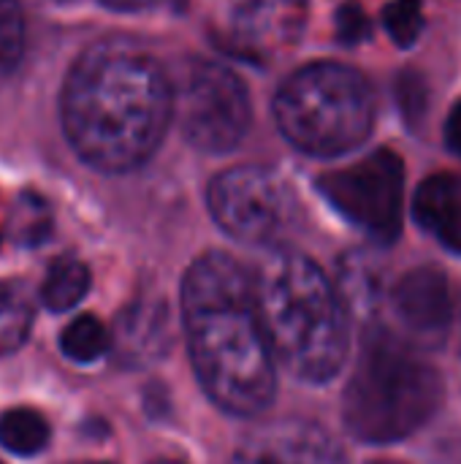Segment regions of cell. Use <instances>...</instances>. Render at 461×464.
Returning a JSON list of instances; mask_svg holds the SVG:
<instances>
[{
    "mask_svg": "<svg viewBox=\"0 0 461 464\" xmlns=\"http://www.w3.org/2000/svg\"><path fill=\"white\" fill-rule=\"evenodd\" d=\"M73 152L106 174L133 171L160 147L174 117V90L152 54L128 41L82 52L60 98Z\"/></svg>",
    "mask_w": 461,
    "mask_h": 464,
    "instance_id": "1",
    "label": "cell"
},
{
    "mask_svg": "<svg viewBox=\"0 0 461 464\" xmlns=\"http://www.w3.org/2000/svg\"><path fill=\"white\" fill-rule=\"evenodd\" d=\"M182 324L206 397L226 413L253 419L277 392L253 275L226 253L201 256L182 280Z\"/></svg>",
    "mask_w": 461,
    "mask_h": 464,
    "instance_id": "2",
    "label": "cell"
},
{
    "mask_svg": "<svg viewBox=\"0 0 461 464\" xmlns=\"http://www.w3.org/2000/svg\"><path fill=\"white\" fill-rule=\"evenodd\" d=\"M253 288L274 362L299 381H331L348 356V315L323 269L277 250L253 275Z\"/></svg>",
    "mask_w": 461,
    "mask_h": 464,
    "instance_id": "3",
    "label": "cell"
},
{
    "mask_svg": "<svg viewBox=\"0 0 461 464\" xmlns=\"http://www.w3.org/2000/svg\"><path fill=\"white\" fill-rule=\"evenodd\" d=\"M443 402L440 372L397 332L375 326L345 389V430L361 443H397L421 430Z\"/></svg>",
    "mask_w": 461,
    "mask_h": 464,
    "instance_id": "4",
    "label": "cell"
},
{
    "mask_svg": "<svg viewBox=\"0 0 461 464\" xmlns=\"http://www.w3.org/2000/svg\"><path fill=\"white\" fill-rule=\"evenodd\" d=\"M280 133L302 152L337 158L361 147L375 125L370 82L340 63H312L283 82L274 98Z\"/></svg>",
    "mask_w": 461,
    "mask_h": 464,
    "instance_id": "5",
    "label": "cell"
},
{
    "mask_svg": "<svg viewBox=\"0 0 461 464\" xmlns=\"http://www.w3.org/2000/svg\"><path fill=\"white\" fill-rule=\"evenodd\" d=\"M321 196L361 234L391 245L402 231L405 166L394 150H375L367 158L329 171L318 179Z\"/></svg>",
    "mask_w": 461,
    "mask_h": 464,
    "instance_id": "6",
    "label": "cell"
},
{
    "mask_svg": "<svg viewBox=\"0 0 461 464\" xmlns=\"http://www.w3.org/2000/svg\"><path fill=\"white\" fill-rule=\"evenodd\" d=\"M209 212L231 239L261 247L283 242L299 218L291 188L261 166H239L215 177Z\"/></svg>",
    "mask_w": 461,
    "mask_h": 464,
    "instance_id": "7",
    "label": "cell"
},
{
    "mask_svg": "<svg viewBox=\"0 0 461 464\" xmlns=\"http://www.w3.org/2000/svg\"><path fill=\"white\" fill-rule=\"evenodd\" d=\"M174 111L185 139L204 152H231L247 136L253 106L245 82L226 65L190 63L174 92Z\"/></svg>",
    "mask_w": 461,
    "mask_h": 464,
    "instance_id": "8",
    "label": "cell"
},
{
    "mask_svg": "<svg viewBox=\"0 0 461 464\" xmlns=\"http://www.w3.org/2000/svg\"><path fill=\"white\" fill-rule=\"evenodd\" d=\"M391 310L410 345H440L454 324V294L448 277L437 266L405 272L391 291Z\"/></svg>",
    "mask_w": 461,
    "mask_h": 464,
    "instance_id": "9",
    "label": "cell"
},
{
    "mask_svg": "<svg viewBox=\"0 0 461 464\" xmlns=\"http://www.w3.org/2000/svg\"><path fill=\"white\" fill-rule=\"evenodd\" d=\"M231 464H348L342 446L315 421L277 419L255 424Z\"/></svg>",
    "mask_w": 461,
    "mask_h": 464,
    "instance_id": "10",
    "label": "cell"
},
{
    "mask_svg": "<svg viewBox=\"0 0 461 464\" xmlns=\"http://www.w3.org/2000/svg\"><path fill=\"white\" fill-rule=\"evenodd\" d=\"M310 0H231L236 41L253 54H274L293 46L304 30Z\"/></svg>",
    "mask_w": 461,
    "mask_h": 464,
    "instance_id": "11",
    "label": "cell"
},
{
    "mask_svg": "<svg viewBox=\"0 0 461 464\" xmlns=\"http://www.w3.org/2000/svg\"><path fill=\"white\" fill-rule=\"evenodd\" d=\"M114 351L122 364L141 367L160 359L168 348V307L160 299H139L125 307L114 329Z\"/></svg>",
    "mask_w": 461,
    "mask_h": 464,
    "instance_id": "12",
    "label": "cell"
},
{
    "mask_svg": "<svg viewBox=\"0 0 461 464\" xmlns=\"http://www.w3.org/2000/svg\"><path fill=\"white\" fill-rule=\"evenodd\" d=\"M416 223L446 250L461 253V174L427 177L413 201Z\"/></svg>",
    "mask_w": 461,
    "mask_h": 464,
    "instance_id": "13",
    "label": "cell"
},
{
    "mask_svg": "<svg viewBox=\"0 0 461 464\" xmlns=\"http://www.w3.org/2000/svg\"><path fill=\"white\" fill-rule=\"evenodd\" d=\"M90 291V269L79 258H60L43 277L41 302L52 313L73 310Z\"/></svg>",
    "mask_w": 461,
    "mask_h": 464,
    "instance_id": "14",
    "label": "cell"
},
{
    "mask_svg": "<svg viewBox=\"0 0 461 464\" xmlns=\"http://www.w3.org/2000/svg\"><path fill=\"white\" fill-rule=\"evenodd\" d=\"M49 443V424L38 411L14 408L0 416V446L16 457H35Z\"/></svg>",
    "mask_w": 461,
    "mask_h": 464,
    "instance_id": "15",
    "label": "cell"
},
{
    "mask_svg": "<svg viewBox=\"0 0 461 464\" xmlns=\"http://www.w3.org/2000/svg\"><path fill=\"white\" fill-rule=\"evenodd\" d=\"M111 345H114L111 332L95 315H79L60 334L62 356L71 362H79V364L98 362L101 356H106L111 351Z\"/></svg>",
    "mask_w": 461,
    "mask_h": 464,
    "instance_id": "16",
    "label": "cell"
},
{
    "mask_svg": "<svg viewBox=\"0 0 461 464\" xmlns=\"http://www.w3.org/2000/svg\"><path fill=\"white\" fill-rule=\"evenodd\" d=\"M33 326V304L11 283H0V359L19 351Z\"/></svg>",
    "mask_w": 461,
    "mask_h": 464,
    "instance_id": "17",
    "label": "cell"
},
{
    "mask_svg": "<svg viewBox=\"0 0 461 464\" xmlns=\"http://www.w3.org/2000/svg\"><path fill=\"white\" fill-rule=\"evenodd\" d=\"M52 234V209L38 193H22L11 209V239L22 247H38Z\"/></svg>",
    "mask_w": 461,
    "mask_h": 464,
    "instance_id": "18",
    "label": "cell"
},
{
    "mask_svg": "<svg viewBox=\"0 0 461 464\" xmlns=\"http://www.w3.org/2000/svg\"><path fill=\"white\" fill-rule=\"evenodd\" d=\"M24 54V16L19 0H0V79L14 73Z\"/></svg>",
    "mask_w": 461,
    "mask_h": 464,
    "instance_id": "19",
    "label": "cell"
},
{
    "mask_svg": "<svg viewBox=\"0 0 461 464\" xmlns=\"http://www.w3.org/2000/svg\"><path fill=\"white\" fill-rule=\"evenodd\" d=\"M383 27H386L389 38L397 46L410 49L424 33L421 0H394V3H389L383 8Z\"/></svg>",
    "mask_w": 461,
    "mask_h": 464,
    "instance_id": "20",
    "label": "cell"
},
{
    "mask_svg": "<svg viewBox=\"0 0 461 464\" xmlns=\"http://www.w3.org/2000/svg\"><path fill=\"white\" fill-rule=\"evenodd\" d=\"M337 33L342 44H361L370 35V16L359 3L351 0L337 11Z\"/></svg>",
    "mask_w": 461,
    "mask_h": 464,
    "instance_id": "21",
    "label": "cell"
},
{
    "mask_svg": "<svg viewBox=\"0 0 461 464\" xmlns=\"http://www.w3.org/2000/svg\"><path fill=\"white\" fill-rule=\"evenodd\" d=\"M446 144L454 155L461 158V98L451 106L448 120H446Z\"/></svg>",
    "mask_w": 461,
    "mask_h": 464,
    "instance_id": "22",
    "label": "cell"
},
{
    "mask_svg": "<svg viewBox=\"0 0 461 464\" xmlns=\"http://www.w3.org/2000/svg\"><path fill=\"white\" fill-rule=\"evenodd\" d=\"M101 3L114 11H152V8H163V5H177L182 0H101Z\"/></svg>",
    "mask_w": 461,
    "mask_h": 464,
    "instance_id": "23",
    "label": "cell"
},
{
    "mask_svg": "<svg viewBox=\"0 0 461 464\" xmlns=\"http://www.w3.org/2000/svg\"><path fill=\"white\" fill-rule=\"evenodd\" d=\"M152 464H179V462H152Z\"/></svg>",
    "mask_w": 461,
    "mask_h": 464,
    "instance_id": "24",
    "label": "cell"
},
{
    "mask_svg": "<svg viewBox=\"0 0 461 464\" xmlns=\"http://www.w3.org/2000/svg\"><path fill=\"white\" fill-rule=\"evenodd\" d=\"M375 464H397V462H375Z\"/></svg>",
    "mask_w": 461,
    "mask_h": 464,
    "instance_id": "25",
    "label": "cell"
},
{
    "mask_svg": "<svg viewBox=\"0 0 461 464\" xmlns=\"http://www.w3.org/2000/svg\"><path fill=\"white\" fill-rule=\"evenodd\" d=\"M92 464H109V462H92Z\"/></svg>",
    "mask_w": 461,
    "mask_h": 464,
    "instance_id": "26",
    "label": "cell"
},
{
    "mask_svg": "<svg viewBox=\"0 0 461 464\" xmlns=\"http://www.w3.org/2000/svg\"><path fill=\"white\" fill-rule=\"evenodd\" d=\"M60 3H65V0H60Z\"/></svg>",
    "mask_w": 461,
    "mask_h": 464,
    "instance_id": "27",
    "label": "cell"
},
{
    "mask_svg": "<svg viewBox=\"0 0 461 464\" xmlns=\"http://www.w3.org/2000/svg\"><path fill=\"white\" fill-rule=\"evenodd\" d=\"M0 464H3V462H0Z\"/></svg>",
    "mask_w": 461,
    "mask_h": 464,
    "instance_id": "28",
    "label": "cell"
}]
</instances>
